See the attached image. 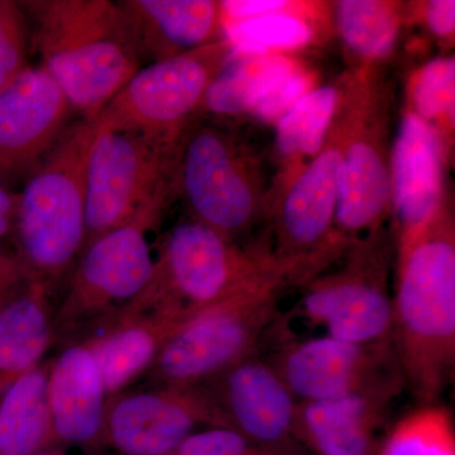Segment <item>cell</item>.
I'll return each instance as SVG.
<instances>
[{
  "label": "cell",
  "instance_id": "obj_37",
  "mask_svg": "<svg viewBox=\"0 0 455 455\" xmlns=\"http://www.w3.org/2000/svg\"><path fill=\"white\" fill-rule=\"evenodd\" d=\"M242 455H302L298 444L284 445V447H265V445L254 444Z\"/></svg>",
  "mask_w": 455,
  "mask_h": 455
},
{
  "label": "cell",
  "instance_id": "obj_33",
  "mask_svg": "<svg viewBox=\"0 0 455 455\" xmlns=\"http://www.w3.org/2000/svg\"><path fill=\"white\" fill-rule=\"evenodd\" d=\"M287 7L284 0H229L220 3L221 22L251 20L281 12Z\"/></svg>",
  "mask_w": 455,
  "mask_h": 455
},
{
  "label": "cell",
  "instance_id": "obj_7",
  "mask_svg": "<svg viewBox=\"0 0 455 455\" xmlns=\"http://www.w3.org/2000/svg\"><path fill=\"white\" fill-rule=\"evenodd\" d=\"M232 49L226 40L142 66L98 116L103 131L128 132L176 152L188 122Z\"/></svg>",
  "mask_w": 455,
  "mask_h": 455
},
{
  "label": "cell",
  "instance_id": "obj_25",
  "mask_svg": "<svg viewBox=\"0 0 455 455\" xmlns=\"http://www.w3.org/2000/svg\"><path fill=\"white\" fill-rule=\"evenodd\" d=\"M338 100L333 86L310 90L276 123L278 151L289 157H315L324 145Z\"/></svg>",
  "mask_w": 455,
  "mask_h": 455
},
{
  "label": "cell",
  "instance_id": "obj_6",
  "mask_svg": "<svg viewBox=\"0 0 455 455\" xmlns=\"http://www.w3.org/2000/svg\"><path fill=\"white\" fill-rule=\"evenodd\" d=\"M265 284L196 311L161 350L151 372L158 386L191 387L251 355L276 324L278 293Z\"/></svg>",
  "mask_w": 455,
  "mask_h": 455
},
{
  "label": "cell",
  "instance_id": "obj_14",
  "mask_svg": "<svg viewBox=\"0 0 455 455\" xmlns=\"http://www.w3.org/2000/svg\"><path fill=\"white\" fill-rule=\"evenodd\" d=\"M71 112L41 65L29 66L0 90V181L28 176L68 127Z\"/></svg>",
  "mask_w": 455,
  "mask_h": 455
},
{
  "label": "cell",
  "instance_id": "obj_18",
  "mask_svg": "<svg viewBox=\"0 0 455 455\" xmlns=\"http://www.w3.org/2000/svg\"><path fill=\"white\" fill-rule=\"evenodd\" d=\"M140 62L163 61L224 40L220 3L119 0Z\"/></svg>",
  "mask_w": 455,
  "mask_h": 455
},
{
  "label": "cell",
  "instance_id": "obj_20",
  "mask_svg": "<svg viewBox=\"0 0 455 455\" xmlns=\"http://www.w3.org/2000/svg\"><path fill=\"white\" fill-rule=\"evenodd\" d=\"M391 160V203L400 236L423 227L440 212L443 166L438 132L415 113H407Z\"/></svg>",
  "mask_w": 455,
  "mask_h": 455
},
{
  "label": "cell",
  "instance_id": "obj_5",
  "mask_svg": "<svg viewBox=\"0 0 455 455\" xmlns=\"http://www.w3.org/2000/svg\"><path fill=\"white\" fill-rule=\"evenodd\" d=\"M170 190L156 196L122 226L85 244L53 315L55 331L106 324L145 292L156 266L149 238L163 217Z\"/></svg>",
  "mask_w": 455,
  "mask_h": 455
},
{
  "label": "cell",
  "instance_id": "obj_29",
  "mask_svg": "<svg viewBox=\"0 0 455 455\" xmlns=\"http://www.w3.org/2000/svg\"><path fill=\"white\" fill-rule=\"evenodd\" d=\"M455 60L438 57L421 68L412 88V103L419 118L430 123L454 116Z\"/></svg>",
  "mask_w": 455,
  "mask_h": 455
},
{
  "label": "cell",
  "instance_id": "obj_12",
  "mask_svg": "<svg viewBox=\"0 0 455 455\" xmlns=\"http://www.w3.org/2000/svg\"><path fill=\"white\" fill-rule=\"evenodd\" d=\"M266 361L298 403L343 396L403 374L394 344L350 343L328 335L307 339L284 335Z\"/></svg>",
  "mask_w": 455,
  "mask_h": 455
},
{
  "label": "cell",
  "instance_id": "obj_24",
  "mask_svg": "<svg viewBox=\"0 0 455 455\" xmlns=\"http://www.w3.org/2000/svg\"><path fill=\"white\" fill-rule=\"evenodd\" d=\"M287 57L230 53L204 95L202 107L217 116H235L252 112L260 98L295 70Z\"/></svg>",
  "mask_w": 455,
  "mask_h": 455
},
{
  "label": "cell",
  "instance_id": "obj_31",
  "mask_svg": "<svg viewBox=\"0 0 455 455\" xmlns=\"http://www.w3.org/2000/svg\"><path fill=\"white\" fill-rule=\"evenodd\" d=\"M310 85L309 75L295 68L257 101L251 114L260 122L277 123L310 92Z\"/></svg>",
  "mask_w": 455,
  "mask_h": 455
},
{
  "label": "cell",
  "instance_id": "obj_4",
  "mask_svg": "<svg viewBox=\"0 0 455 455\" xmlns=\"http://www.w3.org/2000/svg\"><path fill=\"white\" fill-rule=\"evenodd\" d=\"M265 284H293L291 275L274 254L243 250L191 220L164 236L151 283L128 309L171 310L191 316Z\"/></svg>",
  "mask_w": 455,
  "mask_h": 455
},
{
  "label": "cell",
  "instance_id": "obj_8",
  "mask_svg": "<svg viewBox=\"0 0 455 455\" xmlns=\"http://www.w3.org/2000/svg\"><path fill=\"white\" fill-rule=\"evenodd\" d=\"M343 266L305 284L292 314L325 335L357 344L392 343L390 259L381 233L349 243Z\"/></svg>",
  "mask_w": 455,
  "mask_h": 455
},
{
  "label": "cell",
  "instance_id": "obj_17",
  "mask_svg": "<svg viewBox=\"0 0 455 455\" xmlns=\"http://www.w3.org/2000/svg\"><path fill=\"white\" fill-rule=\"evenodd\" d=\"M49 405L56 445L107 447L108 396L88 347L75 343L50 362Z\"/></svg>",
  "mask_w": 455,
  "mask_h": 455
},
{
  "label": "cell",
  "instance_id": "obj_34",
  "mask_svg": "<svg viewBox=\"0 0 455 455\" xmlns=\"http://www.w3.org/2000/svg\"><path fill=\"white\" fill-rule=\"evenodd\" d=\"M31 283L20 259L0 253V310Z\"/></svg>",
  "mask_w": 455,
  "mask_h": 455
},
{
  "label": "cell",
  "instance_id": "obj_32",
  "mask_svg": "<svg viewBox=\"0 0 455 455\" xmlns=\"http://www.w3.org/2000/svg\"><path fill=\"white\" fill-rule=\"evenodd\" d=\"M254 443L229 427H211L194 431L170 455H242Z\"/></svg>",
  "mask_w": 455,
  "mask_h": 455
},
{
  "label": "cell",
  "instance_id": "obj_9",
  "mask_svg": "<svg viewBox=\"0 0 455 455\" xmlns=\"http://www.w3.org/2000/svg\"><path fill=\"white\" fill-rule=\"evenodd\" d=\"M175 182L193 220L230 241L248 232L262 212L247 158L218 128L185 132L173 160Z\"/></svg>",
  "mask_w": 455,
  "mask_h": 455
},
{
  "label": "cell",
  "instance_id": "obj_26",
  "mask_svg": "<svg viewBox=\"0 0 455 455\" xmlns=\"http://www.w3.org/2000/svg\"><path fill=\"white\" fill-rule=\"evenodd\" d=\"M377 455H455L453 414L440 403L416 407L391 427Z\"/></svg>",
  "mask_w": 455,
  "mask_h": 455
},
{
  "label": "cell",
  "instance_id": "obj_28",
  "mask_svg": "<svg viewBox=\"0 0 455 455\" xmlns=\"http://www.w3.org/2000/svg\"><path fill=\"white\" fill-rule=\"evenodd\" d=\"M223 32L233 52L245 55H268L274 51L299 49L313 38L309 23L283 12L223 22Z\"/></svg>",
  "mask_w": 455,
  "mask_h": 455
},
{
  "label": "cell",
  "instance_id": "obj_38",
  "mask_svg": "<svg viewBox=\"0 0 455 455\" xmlns=\"http://www.w3.org/2000/svg\"><path fill=\"white\" fill-rule=\"evenodd\" d=\"M32 455H68L64 453V451H60L55 447L44 449V451H37V453Z\"/></svg>",
  "mask_w": 455,
  "mask_h": 455
},
{
  "label": "cell",
  "instance_id": "obj_1",
  "mask_svg": "<svg viewBox=\"0 0 455 455\" xmlns=\"http://www.w3.org/2000/svg\"><path fill=\"white\" fill-rule=\"evenodd\" d=\"M392 344L418 406L440 403L455 372V235L440 211L398 236Z\"/></svg>",
  "mask_w": 455,
  "mask_h": 455
},
{
  "label": "cell",
  "instance_id": "obj_13",
  "mask_svg": "<svg viewBox=\"0 0 455 455\" xmlns=\"http://www.w3.org/2000/svg\"><path fill=\"white\" fill-rule=\"evenodd\" d=\"M199 425L227 427L202 386L122 392L108 403L106 444L121 455H170Z\"/></svg>",
  "mask_w": 455,
  "mask_h": 455
},
{
  "label": "cell",
  "instance_id": "obj_11",
  "mask_svg": "<svg viewBox=\"0 0 455 455\" xmlns=\"http://www.w3.org/2000/svg\"><path fill=\"white\" fill-rule=\"evenodd\" d=\"M341 154L343 146L323 148L278 206L274 256L290 272L293 284L305 286L348 247L334 228Z\"/></svg>",
  "mask_w": 455,
  "mask_h": 455
},
{
  "label": "cell",
  "instance_id": "obj_21",
  "mask_svg": "<svg viewBox=\"0 0 455 455\" xmlns=\"http://www.w3.org/2000/svg\"><path fill=\"white\" fill-rule=\"evenodd\" d=\"M392 200L390 160L379 140L357 137L343 148L335 233L348 244L379 232Z\"/></svg>",
  "mask_w": 455,
  "mask_h": 455
},
{
  "label": "cell",
  "instance_id": "obj_2",
  "mask_svg": "<svg viewBox=\"0 0 455 455\" xmlns=\"http://www.w3.org/2000/svg\"><path fill=\"white\" fill-rule=\"evenodd\" d=\"M31 46L74 112L97 121L142 68L127 23L109 0L22 2Z\"/></svg>",
  "mask_w": 455,
  "mask_h": 455
},
{
  "label": "cell",
  "instance_id": "obj_15",
  "mask_svg": "<svg viewBox=\"0 0 455 455\" xmlns=\"http://www.w3.org/2000/svg\"><path fill=\"white\" fill-rule=\"evenodd\" d=\"M224 424L254 444L295 445L293 419L298 401L276 371L259 355L202 383Z\"/></svg>",
  "mask_w": 455,
  "mask_h": 455
},
{
  "label": "cell",
  "instance_id": "obj_27",
  "mask_svg": "<svg viewBox=\"0 0 455 455\" xmlns=\"http://www.w3.org/2000/svg\"><path fill=\"white\" fill-rule=\"evenodd\" d=\"M341 38L350 50L367 59L387 55L396 44L400 20L388 3L343 0L337 5Z\"/></svg>",
  "mask_w": 455,
  "mask_h": 455
},
{
  "label": "cell",
  "instance_id": "obj_22",
  "mask_svg": "<svg viewBox=\"0 0 455 455\" xmlns=\"http://www.w3.org/2000/svg\"><path fill=\"white\" fill-rule=\"evenodd\" d=\"M51 295L31 283L0 310V398L40 366L55 334Z\"/></svg>",
  "mask_w": 455,
  "mask_h": 455
},
{
  "label": "cell",
  "instance_id": "obj_19",
  "mask_svg": "<svg viewBox=\"0 0 455 455\" xmlns=\"http://www.w3.org/2000/svg\"><path fill=\"white\" fill-rule=\"evenodd\" d=\"M188 317L171 310H124L100 325V334L84 340L94 357L108 396L122 394L151 371L164 344Z\"/></svg>",
  "mask_w": 455,
  "mask_h": 455
},
{
  "label": "cell",
  "instance_id": "obj_10",
  "mask_svg": "<svg viewBox=\"0 0 455 455\" xmlns=\"http://www.w3.org/2000/svg\"><path fill=\"white\" fill-rule=\"evenodd\" d=\"M173 160L175 152L152 140L98 128L86 166L85 244L172 188Z\"/></svg>",
  "mask_w": 455,
  "mask_h": 455
},
{
  "label": "cell",
  "instance_id": "obj_3",
  "mask_svg": "<svg viewBox=\"0 0 455 455\" xmlns=\"http://www.w3.org/2000/svg\"><path fill=\"white\" fill-rule=\"evenodd\" d=\"M97 130L84 118L68 124L18 194V259L51 296L85 247L86 166Z\"/></svg>",
  "mask_w": 455,
  "mask_h": 455
},
{
  "label": "cell",
  "instance_id": "obj_36",
  "mask_svg": "<svg viewBox=\"0 0 455 455\" xmlns=\"http://www.w3.org/2000/svg\"><path fill=\"white\" fill-rule=\"evenodd\" d=\"M18 194L12 193L0 181V238L16 226Z\"/></svg>",
  "mask_w": 455,
  "mask_h": 455
},
{
  "label": "cell",
  "instance_id": "obj_35",
  "mask_svg": "<svg viewBox=\"0 0 455 455\" xmlns=\"http://www.w3.org/2000/svg\"><path fill=\"white\" fill-rule=\"evenodd\" d=\"M425 18L434 35L442 38L451 37L455 29L454 0H431L425 9Z\"/></svg>",
  "mask_w": 455,
  "mask_h": 455
},
{
  "label": "cell",
  "instance_id": "obj_23",
  "mask_svg": "<svg viewBox=\"0 0 455 455\" xmlns=\"http://www.w3.org/2000/svg\"><path fill=\"white\" fill-rule=\"evenodd\" d=\"M50 362L29 371L0 398V455H32L56 447L51 423Z\"/></svg>",
  "mask_w": 455,
  "mask_h": 455
},
{
  "label": "cell",
  "instance_id": "obj_30",
  "mask_svg": "<svg viewBox=\"0 0 455 455\" xmlns=\"http://www.w3.org/2000/svg\"><path fill=\"white\" fill-rule=\"evenodd\" d=\"M28 20L22 4L0 0V90L28 68Z\"/></svg>",
  "mask_w": 455,
  "mask_h": 455
},
{
  "label": "cell",
  "instance_id": "obj_16",
  "mask_svg": "<svg viewBox=\"0 0 455 455\" xmlns=\"http://www.w3.org/2000/svg\"><path fill=\"white\" fill-rule=\"evenodd\" d=\"M406 388L403 374L343 396L298 403L293 438L315 455H377V433Z\"/></svg>",
  "mask_w": 455,
  "mask_h": 455
}]
</instances>
